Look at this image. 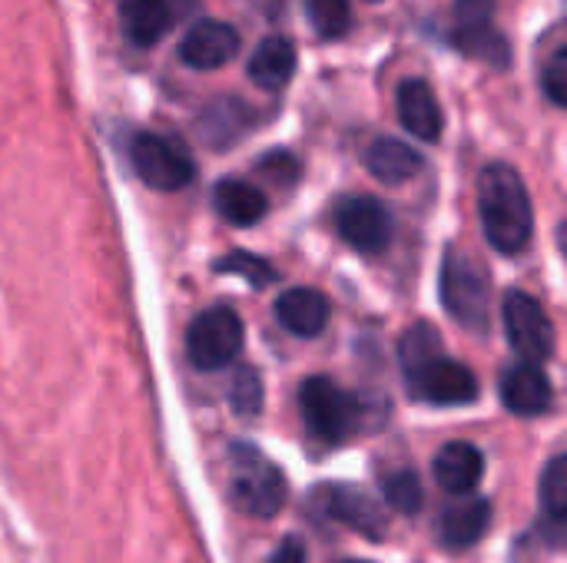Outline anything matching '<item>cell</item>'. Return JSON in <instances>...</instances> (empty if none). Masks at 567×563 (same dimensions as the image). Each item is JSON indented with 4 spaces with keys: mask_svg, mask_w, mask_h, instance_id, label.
<instances>
[{
    "mask_svg": "<svg viewBox=\"0 0 567 563\" xmlns=\"http://www.w3.org/2000/svg\"><path fill=\"white\" fill-rule=\"evenodd\" d=\"M478 216L488 242L515 256L532 242L535 232V212L525 189V179L508 163H488L478 176Z\"/></svg>",
    "mask_w": 567,
    "mask_h": 563,
    "instance_id": "6da1fadb",
    "label": "cell"
},
{
    "mask_svg": "<svg viewBox=\"0 0 567 563\" xmlns=\"http://www.w3.org/2000/svg\"><path fill=\"white\" fill-rule=\"evenodd\" d=\"M229 465V501L233 508H239L243 514L252 518H276L286 508V475L256 448L246 441L229 445L226 455Z\"/></svg>",
    "mask_w": 567,
    "mask_h": 563,
    "instance_id": "7a4b0ae2",
    "label": "cell"
},
{
    "mask_svg": "<svg viewBox=\"0 0 567 563\" xmlns=\"http://www.w3.org/2000/svg\"><path fill=\"white\" fill-rule=\"evenodd\" d=\"M488 275L472 256L449 249L442 262V302L449 315L475 335L488 332Z\"/></svg>",
    "mask_w": 567,
    "mask_h": 563,
    "instance_id": "3957f363",
    "label": "cell"
},
{
    "mask_svg": "<svg viewBox=\"0 0 567 563\" xmlns=\"http://www.w3.org/2000/svg\"><path fill=\"white\" fill-rule=\"evenodd\" d=\"M299 408H302L306 428L326 445L346 441L355 431V421H359V402L326 375H316V378L302 382Z\"/></svg>",
    "mask_w": 567,
    "mask_h": 563,
    "instance_id": "277c9868",
    "label": "cell"
},
{
    "mask_svg": "<svg viewBox=\"0 0 567 563\" xmlns=\"http://www.w3.org/2000/svg\"><path fill=\"white\" fill-rule=\"evenodd\" d=\"M243 348V322L229 305H213L199 312L186 329V355L199 372L226 368Z\"/></svg>",
    "mask_w": 567,
    "mask_h": 563,
    "instance_id": "5b68a950",
    "label": "cell"
},
{
    "mask_svg": "<svg viewBox=\"0 0 567 563\" xmlns=\"http://www.w3.org/2000/svg\"><path fill=\"white\" fill-rule=\"evenodd\" d=\"M502 322H505L508 345L522 355V362L545 365L555 355V342H558L555 325L535 295L512 289L502 302Z\"/></svg>",
    "mask_w": 567,
    "mask_h": 563,
    "instance_id": "8992f818",
    "label": "cell"
},
{
    "mask_svg": "<svg viewBox=\"0 0 567 563\" xmlns=\"http://www.w3.org/2000/svg\"><path fill=\"white\" fill-rule=\"evenodd\" d=\"M130 163L136 176L159 192H176L193 179V159L179 139L156 136V133H140L130 143Z\"/></svg>",
    "mask_w": 567,
    "mask_h": 563,
    "instance_id": "52a82bcc",
    "label": "cell"
},
{
    "mask_svg": "<svg viewBox=\"0 0 567 563\" xmlns=\"http://www.w3.org/2000/svg\"><path fill=\"white\" fill-rule=\"evenodd\" d=\"M405 378L412 392L429 405L455 408V405H472L478 398V378L472 375V368H465L455 358H445L442 352L405 372Z\"/></svg>",
    "mask_w": 567,
    "mask_h": 563,
    "instance_id": "ba28073f",
    "label": "cell"
},
{
    "mask_svg": "<svg viewBox=\"0 0 567 563\" xmlns=\"http://www.w3.org/2000/svg\"><path fill=\"white\" fill-rule=\"evenodd\" d=\"M336 226H339V236L359 252H379L392 239V216L372 196H352L339 202Z\"/></svg>",
    "mask_w": 567,
    "mask_h": 563,
    "instance_id": "9c48e42d",
    "label": "cell"
},
{
    "mask_svg": "<svg viewBox=\"0 0 567 563\" xmlns=\"http://www.w3.org/2000/svg\"><path fill=\"white\" fill-rule=\"evenodd\" d=\"M316 501L326 508V514L346 528H352L362 538H385V514L382 508L372 501V494H365L362 488L352 484H329L316 491Z\"/></svg>",
    "mask_w": 567,
    "mask_h": 563,
    "instance_id": "30bf717a",
    "label": "cell"
},
{
    "mask_svg": "<svg viewBox=\"0 0 567 563\" xmlns=\"http://www.w3.org/2000/svg\"><path fill=\"white\" fill-rule=\"evenodd\" d=\"M193 3L196 0H120L123 30L133 43L153 46L193 10Z\"/></svg>",
    "mask_w": 567,
    "mask_h": 563,
    "instance_id": "8fae6325",
    "label": "cell"
},
{
    "mask_svg": "<svg viewBox=\"0 0 567 563\" xmlns=\"http://www.w3.org/2000/svg\"><path fill=\"white\" fill-rule=\"evenodd\" d=\"M239 53V33L223 20H196L179 40V56L193 70H219Z\"/></svg>",
    "mask_w": 567,
    "mask_h": 563,
    "instance_id": "7c38bea8",
    "label": "cell"
},
{
    "mask_svg": "<svg viewBox=\"0 0 567 563\" xmlns=\"http://www.w3.org/2000/svg\"><path fill=\"white\" fill-rule=\"evenodd\" d=\"M498 392H502L505 408L512 415H522V418H538L555 402L551 382H548L545 368L535 365V362H518V365L505 368Z\"/></svg>",
    "mask_w": 567,
    "mask_h": 563,
    "instance_id": "4fadbf2b",
    "label": "cell"
},
{
    "mask_svg": "<svg viewBox=\"0 0 567 563\" xmlns=\"http://www.w3.org/2000/svg\"><path fill=\"white\" fill-rule=\"evenodd\" d=\"M399 119L412 136H419L425 143H435L442 136V129H445L442 106L425 80H405L399 86Z\"/></svg>",
    "mask_w": 567,
    "mask_h": 563,
    "instance_id": "5bb4252c",
    "label": "cell"
},
{
    "mask_svg": "<svg viewBox=\"0 0 567 563\" xmlns=\"http://www.w3.org/2000/svg\"><path fill=\"white\" fill-rule=\"evenodd\" d=\"M435 481L449 494H472L485 475V455L468 441H452L435 455Z\"/></svg>",
    "mask_w": 567,
    "mask_h": 563,
    "instance_id": "9a60e30c",
    "label": "cell"
},
{
    "mask_svg": "<svg viewBox=\"0 0 567 563\" xmlns=\"http://www.w3.org/2000/svg\"><path fill=\"white\" fill-rule=\"evenodd\" d=\"M276 319L299 338H316L329 322V302L316 289H289L276 299Z\"/></svg>",
    "mask_w": 567,
    "mask_h": 563,
    "instance_id": "2e32d148",
    "label": "cell"
},
{
    "mask_svg": "<svg viewBox=\"0 0 567 563\" xmlns=\"http://www.w3.org/2000/svg\"><path fill=\"white\" fill-rule=\"evenodd\" d=\"M365 166H369V173H372L379 183H385V186H402V183H409V179H415V176L422 173L425 159H422V153L412 149L409 143L392 139V136H382V139H375V143L369 146Z\"/></svg>",
    "mask_w": 567,
    "mask_h": 563,
    "instance_id": "e0dca14e",
    "label": "cell"
},
{
    "mask_svg": "<svg viewBox=\"0 0 567 563\" xmlns=\"http://www.w3.org/2000/svg\"><path fill=\"white\" fill-rule=\"evenodd\" d=\"M213 206L223 222H229L236 229H249V226L262 222L269 199L262 196V189L249 186L246 179H223L213 189Z\"/></svg>",
    "mask_w": 567,
    "mask_h": 563,
    "instance_id": "ac0fdd59",
    "label": "cell"
},
{
    "mask_svg": "<svg viewBox=\"0 0 567 563\" xmlns=\"http://www.w3.org/2000/svg\"><path fill=\"white\" fill-rule=\"evenodd\" d=\"M246 73L262 90H282L296 73V46L286 37H266L252 50Z\"/></svg>",
    "mask_w": 567,
    "mask_h": 563,
    "instance_id": "d6986e66",
    "label": "cell"
},
{
    "mask_svg": "<svg viewBox=\"0 0 567 563\" xmlns=\"http://www.w3.org/2000/svg\"><path fill=\"white\" fill-rule=\"evenodd\" d=\"M492 524V504L485 498H468L442 514L439 538L445 548H472L485 538Z\"/></svg>",
    "mask_w": 567,
    "mask_h": 563,
    "instance_id": "ffe728a7",
    "label": "cell"
},
{
    "mask_svg": "<svg viewBox=\"0 0 567 563\" xmlns=\"http://www.w3.org/2000/svg\"><path fill=\"white\" fill-rule=\"evenodd\" d=\"M542 508L555 528H561L567 518V458L555 455L542 475Z\"/></svg>",
    "mask_w": 567,
    "mask_h": 563,
    "instance_id": "44dd1931",
    "label": "cell"
},
{
    "mask_svg": "<svg viewBox=\"0 0 567 563\" xmlns=\"http://www.w3.org/2000/svg\"><path fill=\"white\" fill-rule=\"evenodd\" d=\"M382 494H385L389 508H395L399 514H415V511L422 508V481H419V475L409 471V468L385 475Z\"/></svg>",
    "mask_w": 567,
    "mask_h": 563,
    "instance_id": "7402d4cb",
    "label": "cell"
},
{
    "mask_svg": "<svg viewBox=\"0 0 567 563\" xmlns=\"http://www.w3.org/2000/svg\"><path fill=\"white\" fill-rule=\"evenodd\" d=\"M306 10H309V20H312L316 33L326 37V40H336L352 27L349 0H309Z\"/></svg>",
    "mask_w": 567,
    "mask_h": 563,
    "instance_id": "603a6c76",
    "label": "cell"
},
{
    "mask_svg": "<svg viewBox=\"0 0 567 563\" xmlns=\"http://www.w3.org/2000/svg\"><path fill=\"white\" fill-rule=\"evenodd\" d=\"M216 272H223V275H239V279H246L252 289H266V285L276 282V269H272L266 259L252 256V252H229V256H223V259L216 262Z\"/></svg>",
    "mask_w": 567,
    "mask_h": 563,
    "instance_id": "cb8c5ba5",
    "label": "cell"
},
{
    "mask_svg": "<svg viewBox=\"0 0 567 563\" xmlns=\"http://www.w3.org/2000/svg\"><path fill=\"white\" fill-rule=\"evenodd\" d=\"M439 348H442V338H439V332H435L429 322L412 325V329L402 335V348H399V355H402V368H405V372H412V368H415V365H422L425 358L439 355Z\"/></svg>",
    "mask_w": 567,
    "mask_h": 563,
    "instance_id": "d4e9b609",
    "label": "cell"
},
{
    "mask_svg": "<svg viewBox=\"0 0 567 563\" xmlns=\"http://www.w3.org/2000/svg\"><path fill=\"white\" fill-rule=\"evenodd\" d=\"M229 402H233V411L239 418H256L262 411V378L256 368H239L236 378H233V388H229Z\"/></svg>",
    "mask_w": 567,
    "mask_h": 563,
    "instance_id": "484cf974",
    "label": "cell"
},
{
    "mask_svg": "<svg viewBox=\"0 0 567 563\" xmlns=\"http://www.w3.org/2000/svg\"><path fill=\"white\" fill-rule=\"evenodd\" d=\"M495 3L498 0H455V17H458V27L455 30H482V27H492Z\"/></svg>",
    "mask_w": 567,
    "mask_h": 563,
    "instance_id": "4316f807",
    "label": "cell"
},
{
    "mask_svg": "<svg viewBox=\"0 0 567 563\" xmlns=\"http://www.w3.org/2000/svg\"><path fill=\"white\" fill-rule=\"evenodd\" d=\"M545 90L555 106H567V50H558L545 70Z\"/></svg>",
    "mask_w": 567,
    "mask_h": 563,
    "instance_id": "83f0119b",
    "label": "cell"
},
{
    "mask_svg": "<svg viewBox=\"0 0 567 563\" xmlns=\"http://www.w3.org/2000/svg\"><path fill=\"white\" fill-rule=\"evenodd\" d=\"M269 563H309V554H306V544L299 541V538H282V544H279V551L272 554V561Z\"/></svg>",
    "mask_w": 567,
    "mask_h": 563,
    "instance_id": "f1b7e54d",
    "label": "cell"
},
{
    "mask_svg": "<svg viewBox=\"0 0 567 563\" xmlns=\"http://www.w3.org/2000/svg\"><path fill=\"white\" fill-rule=\"evenodd\" d=\"M349 563H369V561H349Z\"/></svg>",
    "mask_w": 567,
    "mask_h": 563,
    "instance_id": "f546056e",
    "label": "cell"
},
{
    "mask_svg": "<svg viewBox=\"0 0 567 563\" xmlns=\"http://www.w3.org/2000/svg\"><path fill=\"white\" fill-rule=\"evenodd\" d=\"M369 3H379V0H369Z\"/></svg>",
    "mask_w": 567,
    "mask_h": 563,
    "instance_id": "4dcf8cb0",
    "label": "cell"
}]
</instances>
